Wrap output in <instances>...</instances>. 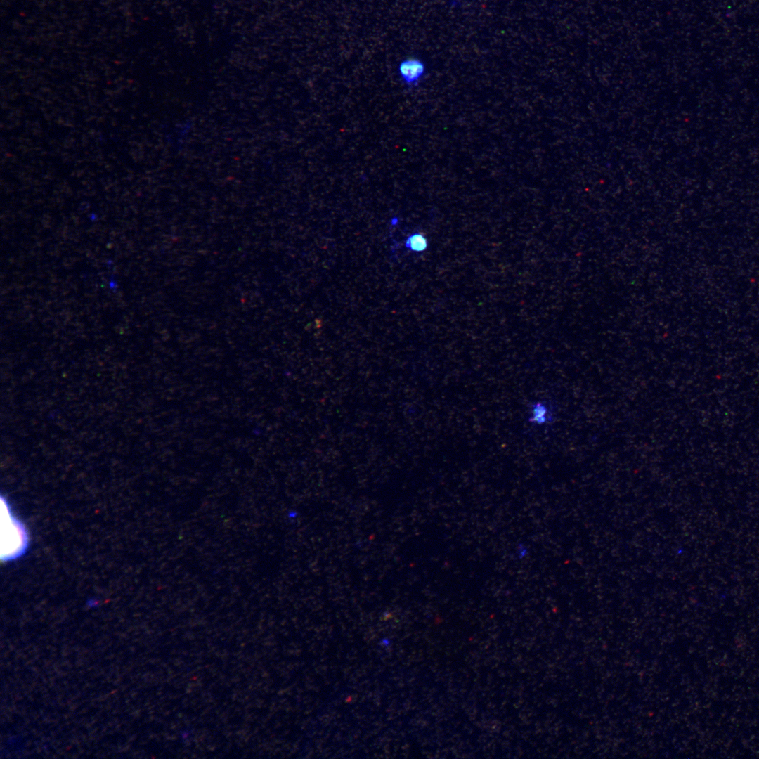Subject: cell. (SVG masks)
Wrapping results in <instances>:
<instances>
[{
  "label": "cell",
  "instance_id": "obj_1",
  "mask_svg": "<svg viewBox=\"0 0 759 759\" xmlns=\"http://www.w3.org/2000/svg\"><path fill=\"white\" fill-rule=\"evenodd\" d=\"M398 71L400 78L408 86H416L423 78L426 72L424 63L415 58L403 60L398 65Z\"/></svg>",
  "mask_w": 759,
  "mask_h": 759
},
{
  "label": "cell",
  "instance_id": "obj_4",
  "mask_svg": "<svg viewBox=\"0 0 759 759\" xmlns=\"http://www.w3.org/2000/svg\"><path fill=\"white\" fill-rule=\"evenodd\" d=\"M528 548L524 544L519 545L515 548V557L518 559H523L528 555Z\"/></svg>",
  "mask_w": 759,
  "mask_h": 759
},
{
  "label": "cell",
  "instance_id": "obj_3",
  "mask_svg": "<svg viewBox=\"0 0 759 759\" xmlns=\"http://www.w3.org/2000/svg\"><path fill=\"white\" fill-rule=\"evenodd\" d=\"M406 247L414 252H423L427 246V238L420 233H414L410 235L406 242Z\"/></svg>",
  "mask_w": 759,
  "mask_h": 759
},
{
  "label": "cell",
  "instance_id": "obj_2",
  "mask_svg": "<svg viewBox=\"0 0 759 759\" xmlns=\"http://www.w3.org/2000/svg\"><path fill=\"white\" fill-rule=\"evenodd\" d=\"M553 417L550 406L547 403L536 401L531 406L528 421L536 425H546L552 422Z\"/></svg>",
  "mask_w": 759,
  "mask_h": 759
}]
</instances>
